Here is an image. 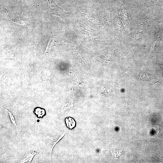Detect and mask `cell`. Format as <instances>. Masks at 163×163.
Instances as JSON below:
<instances>
[{
  "label": "cell",
  "instance_id": "6da1fadb",
  "mask_svg": "<svg viewBox=\"0 0 163 163\" xmlns=\"http://www.w3.org/2000/svg\"><path fill=\"white\" fill-rule=\"evenodd\" d=\"M145 5L147 7L158 6L163 8V0H146Z\"/></svg>",
  "mask_w": 163,
  "mask_h": 163
},
{
  "label": "cell",
  "instance_id": "3957f363",
  "mask_svg": "<svg viewBox=\"0 0 163 163\" xmlns=\"http://www.w3.org/2000/svg\"><path fill=\"white\" fill-rule=\"evenodd\" d=\"M34 112L39 117H42L45 114V111L44 110L40 108H37L35 110Z\"/></svg>",
  "mask_w": 163,
  "mask_h": 163
},
{
  "label": "cell",
  "instance_id": "7a4b0ae2",
  "mask_svg": "<svg viewBox=\"0 0 163 163\" xmlns=\"http://www.w3.org/2000/svg\"><path fill=\"white\" fill-rule=\"evenodd\" d=\"M37 152V151H34L27 153L21 159V163H24L27 161L30 162L34 156Z\"/></svg>",
  "mask_w": 163,
  "mask_h": 163
},
{
  "label": "cell",
  "instance_id": "277c9868",
  "mask_svg": "<svg viewBox=\"0 0 163 163\" xmlns=\"http://www.w3.org/2000/svg\"><path fill=\"white\" fill-rule=\"evenodd\" d=\"M8 112L10 120L13 124L15 126H17V123L15 120L14 115L12 113L8 110H7Z\"/></svg>",
  "mask_w": 163,
  "mask_h": 163
},
{
  "label": "cell",
  "instance_id": "8992f818",
  "mask_svg": "<svg viewBox=\"0 0 163 163\" xmlns=\"http://www.w3.org/2000/svg\"><path fill=\"white\" fill-rule=\"evenodd\" d=\"M163 78V76H162V77L161 78Z\"/></svg>",
  "mask_w": 163,
  "mask_h": 163
},
{
  "label": "cell",
  "instance_id": "5b68a950",
  "mask_svg": "<svg viewBox=\"0 0 163 163\" xmlns=\"http://www.w3.org/2000/svg\"><path fill=\"white\" fill-rule=\"evenodd\" d=\"M64 135H65V133H64L62 134V135H61V136H59V137L54 142L51 148V155L53 149L54 147L55 146V145L56 144V143H57V142H58L62 138V137L64 136Z\"/></svg>",
  "mask_w": 163,
  "mask_h": 163
}]
</instances>
